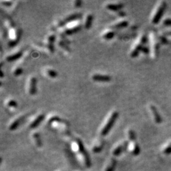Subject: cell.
I'll return each instance as SVG.
<instances>
[{
  "instance_id": "cell-1",
  "label": "cell",
  "mask_w": 171,
  "mask_h": 171,
  "mask_svg": "<svg viewBox=\"0 0 171 171\" xmlns=\"http://www.w3.org/2000/svg\"><path fill=\"white\" fill-rule=\"evenodd\" d=\"M119 117V113L117 112H114L110 117L109 119L108 120L107 122L106 123L103 129L101 131V134L102 136H105L110 132V129L114 125L116 120Z\"/></svg>"
},
{
  "instance_id": "cell-2",
  "label": "cell",
  "mask_w": 171,
  "mask_h": 171,
  "mask_svg": "<svg viewBox=\"0 0 171 171\" xmlns=\"http://www.w3.org/2000/svg\"><path fill=\"white\" fill-rule=\"evenodd\" d=\"M77 160L81 165L86 168H89L91 166V160L89 155L85 150L77 153Z\"/></svg>"
},
{
  "instance_id": "cell-3",
  "label": "cell",
  "mask_w": 171,
  "mask_h": 171,
  "mask_svg": "<svg viewBox=\"0 0 171 171\" xmlns=\"http://www.w3.org/2000/svg\"><path fill=\"white\" fill-rule=\"evenodd\" d=\"M166 6H167L166 3H165V1H164V2L162 3L161 5H160V7L158 8L157 13H155V15L153 20H152V22H153V24H156L158 23L159 21H160V19H161L162 17L163 14H164V12H165Z\"/></svg>"
},
{
  "instance_id": "cell-4",
  "label": "cell",
  "mask_w": 171,
  "mask_h": 171,
  "mask_svg": "<svg viewBox=\"0 0 171 171\" xmlns=\"http://www.w3.org/2000/svg\"><path fill=\"white\" fill-rule=\"evenodd\" d=\"M71 149L72 151L74 152V153H76V154L84 150L82 141L80 140H79V139H76L72 143L71 145Z\"/></svg>"
},
{
  "instance_id": "cell-5",
  "label": "cell",
  "mask_w": 171,
  "mask_h": 171,
  "mask_svg": "<svg viewBox=\"0 0 171 171\" xmlns=\"http://www.w3.org/2000/svg\"><path fill=\"white\" fill-rule=\"evenodd\" d=\"M92 79L97 82H108L111 81V77L109 75H102L96 73L92 76Z\"/></svg>"
},
{
  "instance_id": "cell-6",
  "label": "cell",
  "mask_w": 171,
  "mask_h": 171,
  "mask_svg": "<svg viewBox=\"0 0 171 171\" xmlns=\"http://www.w3.org/2000/svg\"><path fill=\"white\" fill-rule=\"evenodd\" d=\"M116 162L115 159L114 158H109L107 161L106 162V164L105 165V167H104L103 170L104 171H114L115 168Z\"/></svg>"
},
{
  "instance_id": "cell-7",
  "label": "cell",
  "mask_w": 171,
  "mask_h": 171,
  "mask_svg": "<svg viewBox=\"0 0 171 171\" xmlns=\"http://www.w3.org/2000/svg\"><path fill=\"white\" fill-rule=\"evenodd\" d=\"M128 144L129 143L125 141L124 143L120 144V145L116 146L112 150V155L113 156H117L121 154L122 151L125 149V148H127Z\"/></svg>"
},
{
  "instance_id": "cell-8",
  "label": "cell",
  "mask_w": 171,
  "mask_h": 171,
  "mask_svg": "<svg viewBox=\"0 0 171 171\" xmlns=\"http://www.w3.org/2000/svg\"><path fill=\"white\" fill-rule=\"evenodd\" d=\"M37 93V79L36 77H32L30 81L29 86V93L31 95H34Z\"/></svg>"
},
{
  "instance_id": "cell-9",
  "label": "cell",
  "mask_w": 171,
  "mask_h": 171,
  "mask_svg": "<svg viewBox=\"0 0 171 171\" xmlns=\"http://www.w3.org/2000/svg\"><path fill=\"white\" fill-rule=\"evenodd\" d=\"M103 141L102 140H97L94 144H93V147H92V151L94 153H98L101 149H103Z\"/></svg>"
},
{
  "instance_id": "cell-10",
  "label": "cell",
  "mask_w": 171,
  "mask_h": 171,
  "mask_svg": "<svg viewBox=\"0 0 171 171\" xmlns=\"http://www.w3.org/2000/svg\"><path fill=\"white\" fill-rule=\"evenodd\" d=\"M150 109L151 110H152V113H153V116H154V119L155 122L158 123V124L161 123L162 121V119L161 116H160V113H158V110L157 109V108H156L154 105H151Z\"/></svg>"
},
{
  "instance_id": "cell-11",
  "label": "cell",
  "mask_w": 171,
  "mask_h": 171,
  "mask_svg": "<svg viewBox=\"0 0 171 171\" xmlns=\"http://www.w3.org/2000/svg\"><path fill=\"white\" fill-rule=\"evenodd\" d=\"M127 148L131 152V153L134 155H137L140 153V147L136 143H134L133 144H128Z\"/></svg>"
},
{
  "instance_id": "cell-12",
  "label": "cell",
  "mask_w": 171,
  "mask_h": 171,
  "mask_svg": "<svg viewBox=\"0 0 171 171\" xmlns=\"http://www.w3.org/2000/svg\"><path fill=\"white\" fill-rule=\"evenodd\" d=\"M44 119H45V115L41 114L38 115L37 118L30 124V127L32 128V129H34V128L37 127L41 124V122L43 121Z\"/></svg>"
},
{
  "instance_id": "cell-13",
  "label": "cell",
  "mask_w": 171,
  "mask_h": 171,
  "mask_svg": "<svg viewBox=\"0 0 171 171\" xmlns=\"http://www.w3.org/2000/svg\"><path fill=\"white\" fill-rule=\"evenodd\" d=\"M81 17H82V14H81V13H73V14L70 15V16H69V17H67V18H65V19L63 20V22L65 24L69 23V22H72V21L75 20L79 19V18H81Z\"/></svg>"
},
{
  "instance_id": "cell-14",
  "label": "cell",
  "mask_w": 171,
  "mask_h": 171,
  "mask_svg": "<svg viewBox=\"0 0 171 171\" xmlns=\"http://www.w3.org/2000/svg\"><path fill=\"white\" fill-rule=\"evenodd\" d=\"M124 6V5L123 3L119 4H108L106 5V8L109 10H112V11H118V10H121Z\"/></svg>"
},
{
  "instance_id": "cell-15",
  "label": "cell",
  "mask_w": 171,
  "mask_h": 171,
  "mask_svg": "<svg viewBox=\"0 0 171 171\" xmlns=\"http://www.w3.org/2000/svg\"><path fill=\"white\" fill-rule=\"evenodd\" d=\"M23 119L24 117H20V118L17 119H16L15 121H13V122L10 124V127H9V129L11 131H14L15 130V129H17V127H18L19 126L20 124V123L22 122V120H23Z\"/></svg>"
},
{
  "instance_id": "cell-16",
  "label": "cell",
  "mask_w": 171,
  "mask_h": 171,
  "mask_svg": "<svg viewBox=\"0 0 171 171\" xmlns=\"http://www.w3.org/2000/svg\"><path fill=\"white\" fill-rule=\"evenodd\" d=\"M22 56V53L20 51L18 52V53H15V54L12 55L8 56V57L6 58V61H13L19 59Z\"/></svg>"
},
{
  "instance_id": "cell-17",
  "label": "cell",
  "mask_w": 171,
  "mask_h": 171,
  "mask_svg": "<svg viewBox=\"0 0 171 171\" xmlns=\"http://www.w3.org/2000/svg\"><path fill=\"white\" fill-rule=\"evenodd\" d=\"M33 138L34 140V143H35V145L37 147L42 146V141H41V137H40V135L38 133H34L33 134Z\"/></svg>"
},
{
  "instance_id": "cell-18",
  "label": "cell",
  "mask_w": 171,
  "mask_h": 171,
  "mask_svg": "<svg viewBox=\"0 0 171 171\" xmlns=\"http://www.w3.org/2000/svg\"><path fill=\"white\" fill-rule=\"evenodd\" d=\"M143 48V45H142L141 43L139 44L137 46H136V47L135 48L134 50L133 51V52H132L131 54V57L132 58H135V57H137L140 52L141 51V50H142Z\"/></svg>"
},
{
  "instance_id": "cell-19",
  "label": "cell",
  "mask_w": 171,
  "mask_h": 171,
  "mask_svg": "<svg viewBox=\"0 0 171 171\" xmlns=\"http://www.w3.org/2000/svg\"><path fill=\"white\" fill-rule=\"evenodd\" d=\"M55 35H51L49 36L48 38V48L51 53L54 52V42L55 41Z\"/></svg>"
},
{
  "instance_id": "cell-20",
  "label": "cell",
  "mask_w": 171,
  "mask_h": 171,
  "mask_svg": "<svg viewBox=\"0 0 171 171\" xmlns=\"http://www.w3.org/2000/svg\"><path fill=\"white\" fill-rule=\"evenodd\" d=\"M81 29H82V26H81V25H77V26L73 27L67 29L66 31H65V33H66L67 34H68V35H70V34H73L77 33V32L79 31Z\"/></svg>"
},
{
  "instance_id": "cell-21",
  "label": "cell",
  "mask_w": 171,
  "mask_h": 171,
  "mask_svg": "<svg viewBox=\"0 0 171 171\" xmlns=\"http://www.w3.org/2000/svg\"><path fill=\"white\" fill-rule=\"evenodd\" d=\"M93 15L91 14L88 15V17L86 18V20L85 22V27L87 29H89L92 26V24H93Z\"/></svg>"
},
{
  "instance_id": "cell-22",
  "label": "cell",
  "mask_w": 171,
  "mask_h": 171,
  "mask_svg": "<svg viewBox=\"0 0 171 171\" xmlns=\"http://www.w3.org/2000/svg\"><path fill=\"white\" fill-rule=\"evenodd\" d=\"M129 23H128L127 21H122V22H119V23L117 24L116 25H115L114 26H113V27L114 28H117V29H121V28H124L128 26Z\"/></svg>"
},
{
  "instance_id": "cell-23",
  "label": "cell",
  "mask_w": 171,
  "mask_h": 171,
  "mask_svg": "<svg viewBox=\"0 0 171 171\" xmlns=\"http://www.w3.org/2000/svg\"><path fill=\"white\" fill-rule=\"evenodd\" d=\"M114 36H115L114 32L110 31L104 34L103 37L105 39H112L113 37H114Z\"/></svg>"
},
{
  "instance_id": "cell-24",
  "label": "cell",
  "mask_w": 171,
  "mask_h": 171,
  "mask_svg": "<svg viewBox=\"0 0 171 171\" xmlns=\"http://www.w3.org/2000/svg\"><path fill=\"white\" fill-rule=\"evenodd\" d=\"M48 74L50 77L51 78H55L58 76V73L57 72V71L54 70H52V69H49L48 70Z\"/></svg>"
},
{
  "instance_id": "cell-25",
  "label": "cell",
  "mask_w": 171,
  "mask_h": 171,
  "mask_svg": "<svg viewBox=\"0 0 171 171\" xmlns=\"http://www.w3.org/2000/svg\"><path fill=\"white\" fill-rule=\"evenodd\" d=\"M128 136H129V140H131V141H134L136 139V134H135L134 131L129 130V133H128Z\"/></svg>"
},
{
  "instance_id": "cell-26",
  "label": "cell",
  "mask_w": 171,
  "mask_h": 171,
  "mask_svg": "<svg viewBox=\"0 0 171 171\" xmlns=\"http://www.w3.org/2000/svg\"><path fill=\"white\" fill-rule=\"evenodd\" d=\"M8 105L10 107H13V108H16L17 106V101H15L13 100H11L8 102Z\"/></svg>"
},
{
  "instance_id": "cell-27",
  "label": "cell",
  "mask_w": 171,
  "mask_h": 171,
  "mask_svg": "<svg viewBox=\"0 0 171 171\" xmlns=\"http://www.w3.org/2000/svg\"><path fill=\"white\" fill-rule=\"evenodd\" d=\"M23 73V69L22 68H17L14 71V75L15 76H19Z\"/></svg>"
},
{
  "instance_id": "cell-28",
  "label": "cell",
  "mask_w": 171,
  "mask_h": 171,
  "mask_svg": "<svg viewBox=\"0 0 171 171\" xmlns=\"http://www.w3.org/2000/svg\"><path fill=\"white\" fill-rule=\"evenodd\" d=\"M147 41H148V37H147L146 35H144L142 37V38H141V43L142 44V45H145V43H146Z\"/></svg>"
},
{
  "instance_id": "cell-29",
  "label": "cell",
  "mask_w": 171,
  "mask_h": 171,
  "mask_svg": "<svg viewBox=\"0 0 171 171\" xmlns=\"http://www.w3.org/2000/svg\"><path fill=\"white\" fill-rule=\"evenodd\" d=\"M164 24L165 25H171V18H167V19H165L164 21Z\"/></svg>"
},
{
  "instance_id": "cell-30",
  "label": "cell",
  "mask_w": 171,
  "mask_h": 171,
  "mask_svg": "<svg viewBox=\"0 0 171 171\" xmlns=\"http://www.w3.org/2000/svg\"><path fill=\"white\" fill-rule=\"evenodd\" d=\"M82 1H79V0H77V1H76V2H75V6L77 8L81 7V6H82Z\"/></svg>"
},
{
  "instance_id": "cell-31",
  "label": "cell",
  "mask_w": 171,
  "mask_h": 171,
  "mask_svg": "<svg viewBox=\"0 0 171 171\" xmlns=\"http://www.w3.org/2000/svg\"><path fill=\"white\" fill-rule=\"evenodd\" d=\"M60 46H61V47L63 48L67 49V50H69V51L70 50V49H69V48L67 47V46H65V44L63 43V42H60Z\"/></svg>"
},
{
  "instance_id": "cell-32",
  "label": "cell",
  "mask_w": 171,
  "mask_h": 171,
  "mask_svg": "<svg viewBox=\"0 0 171 171\" xmlns=\"http://www.w3.org/2000/svg\"><path fill=\"white\" fill-rule=\"evenodd\" d=\"M141 51H143L145 53H148V52H149V49H148L147 47H145V46H143V48Z\"/></svg>"
},
{
  "instance_id": "cell-33",
  "label": "cell",
  "mask_w": 171,
  "mask_h": 171,
  "mask_svg": "<svg viewBox=\"0 0 171 171\" xmlns=\"http://www.w3.org/2000/svg\"><path fill=\"white\" fill-rule=\"evenodd\" d=\"M165 153H171V146H168L167 148L166 149H165Z\"/></svg>"
},
{
  "instance_id": "cell-34",
  "label": "cell",
  "mask_w": 171,
  "mask_h": 171,
  "mask_svg": "<svg viewBox=\"0 0 171 171\" xmlns=\"http://www.w3.org/2000/svg\"><path fill=\"white\" fill-rule=\"evenodd\" d=\"M3 3L6 6H10L12 4V1H5V2H3Z\"/></svg>"
},
{
  "instance_id": "cell-35",
  "label": "cell",
  "mask_w": 171,
  "mask_h": 171,
  "mask_svg": "<svg viewBox=\"0 0 171 171\" xmlns=\"http://www.w3.org/2000/svg\"><path fill=\"white\" fill-rule=\"evenodd\" d=\"M161 40H162V41L164 42V43H167V39L165 38V37H161Z\"/></svg>"
},
{
  "instance_id": "cell-36",
  "label": "cell",
  "mask_w": 171,
  "mask_h": 171,
  "mask_svg": "<svg viewBox=\"0 0 171 171\" xmlns=\"http://www.w3.org/2000/svg\"><path fill=\"white\" fill-rule=\"evenodd\" d=\"M119 15L120 16H122V17H124V16L125 15V13L124 12H121L119 13Z\"/></svg>"
},
{
  "instance_id": "cell-37",
  "label": "cell",
  "mask_w": 171,
  "mask_h": 171,
  "mask_svg": "<svg viewBox=\"0 0 171 171\" xmlns=\"http://www.w3.org/2000/svg\"><path fill=\"white\" fill-rule=\"evenodd\" d=\"M165 35H166V36H171V31L170 32H167V33H165Z\"/></svg>"
},
{
  "instance_id": "cell-38",
  "label": "cell",
  "mask_w": 171,
  "mask_h": 171,
  "mask_svg": "<svg viewBox=\"0 0 171 171\" xmlns=\"http://www.w3.org/2000/svg\"><path fill=\"white\" fill-rule=\"evenodd\" d=\"M3 77V73L2 70H1V77Z\"/></svg>"
},
{
  "instance_id": "cell-39",
  "label": "cell",
  "mask_w": 171,
  "mask_h": 171,
  "mask_svg": "<svg viewBox=\"0 0 171 171\" xmlns=\"http://www.w3.org/2000/svg\"><path fill=\"white\" fill-rule=\"evenodd\" d=\"M57 171H61V170H57Z\"/></svg>"
}]
</instances>
